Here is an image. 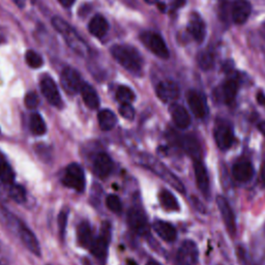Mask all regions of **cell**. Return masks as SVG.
<instances>
[{
  "instance_id": "6da1fadb",
  "label": "cell",
  "mask_w": 265,
  "mask_h": 265,
  "mask_svg": "<svg viewBox=\"0 0 265 265\" xmlns=\"http://www.w3.org/2000/svg\"><path fill=\"white\" fill-rule=\"evenodd\" d=\"M0 213H1V216L8 230L19 237V240L21 241L23 246L28 250L30 253L39 257L41 255V249L35 234L27 227L25 223H23L17 216L11 214L4 207L1 206Z\"/></svg>"
},
{
  "instance_id": "7a4b0ae2",
  "label": "cell",
  "mask_w": 265,
  "mask_h": 265,
  "mask_svg": "<svg viewBox=\"0 0 265 265\" xmlns=\"http://www.w3.org/2000/svg\"><path fill=\"white\" fill-rule=\"evenodd\" d=\"M114 59L129 72L137 74L141 71L143 59L139 52L128 45H116L111 49Z\"/></svg>"
},
{
  "instance_id": "3957f363",
  "label": "cell",
  "mask_w": 265,
  "mask_h": 265,
  "mask_svg": "<svg viewBox=\"0 0 265 265\" xmlns=\"http://www.w3.org/2000/svg\"><path fill=\"white\" fill-rule=\"evenodd\" d=\"M52 25L55 29H56L62 36L64 37L66 44L69 48H72L75 52L80 55L85 53V46L83 44L81 38L78 34L74 31V29L68 23H66L62 18L56 16L52 19Z\"/></svg>"
},
{
  "instance_id": "277c9868",
  "label": "cell",
  "mask_w": 265,
  "mask_h": 265,
  "mask_svg": "<svg viewBox=\"0 0 265 265\" xmlns=\"http://www.w3.org/2000/svg\"><path fill=\"white\" fill-rule=\"evenodd\" d=\"M62 184L72 190L79 193L85 189V174L84 170L79 164L73 163L66 167L64 174L62 176Z\"/></svg>"
},
{
  "instance_id": "5b68a950",
  "label": "cell",
  "mask_w": 265,
  "mask_h": 265,
  "mask_svg": "<svg viewBox=\"0 0 265 265\" xmlns=\"http://www.w3.org/2000/svg\"><path fill=\"white\" fill-rule=\"evenodd\" d=\"M111 240V227L109 223H105L102 227L101 233L97 235L95 239H93L90 252L92 255L101 261H105L108 255V248Z\"/></svg>"
},
{
  "instance_id": "8992f818",
  "label": "cell",
  "mask_w": 265,
  "mask_h": 265,
  "mask_svg": "<svg viewBox=\"0 0 265 265\" xmlns=\"http://www.w3.org/2000/svg\"><path fill=\"white\" fill-rule=\"evenodd\" d=\"M140 39L153 54H156L160 58L166 59L169 57L168 48H167L162 36L158 33L145 31L140 34Z\"/></svg>"
},
{
  "instance_id": "52a82bcc",
  "label": "cell",
  "mask_w": 265,
  "mask_h": 265,
  "mask_svg": "<svg viewBox=\"0 0 265 265\" xmlns=\"http://www.w3.org/2000/svg\"><path fill=\"white\" fill-rule=\"evenodd\" d=\"M199 257L198 248L194 242L186 241L176 254V265H197Z\"/></svg>"
},
{
  "instance_id": "ba28073f",
  "label": "cell",
  "mask_w": 265,
  "mask_h": 265,
  "mask_svg": "<svg viewBox=\"0 0 265 265\" xmlns=\"http://www.w3.org/2000/svg\"><path fill=\"white\" fill-rule=\"evenodd\" d=\"M39 86H40V90L43 95L45 96V99L54 107L56 108H61L63 105L62 99L60 96L59 90L57 88L56 83L55 81L49 77V76H45L40 79L39 82Z\"/></svg>"
},
{
  "instance_id": "9c48e42d",
  "label": "cell",
  "mask_w": 265,
  "mask_h": 265,
  "mask_svg": "<svg viewBox=\"0 0 265 265\" xmlns=\"http://www.w3.org/2000/svg\"><path fill=\"white\" fill-rule=\"evenodd\" d=\"M128 223L130 228L138 235L145 236L149 233V223L146 215L139 208H131L128 213Z\"/></svg>"
},
{
  "instance_id": "30bf717a",
  "label": "cell",
  "mask_w": 265,
  "mask_h": 265,
  "mask_svg": "<svg viewBox=\"0 0 265 265\" xmlns=\"http://www.w3.org/2000/svg\"><path fill=\"white\" fill-rule=\"evenodd\" d=\"M60 82L64 91L68 94H75L79 92L83 84L80 74L78 73L77 69L71 66H66L63 68L60 77Z\"/></svg>"
},
{
  "instance_id": "8fae6325",
  "label": "cell",
  "mask_w": 265,
  "mask_h": 265,
  "mask_svg": "<svg viewBox=\"0 0 265 265\" xmlns=\"http://www.w3.org/2000/svg\"><path fill=\"white\" fill-rule=\"evenodd\" d=\"M215 140L222 150L229 149L234 142V134L231 125L226 121H219L215 128Z\"/></svg>"
},
{
  "instance_id": "7c38bea8",
  "label": "cell",
  "mask_w": 265,
  "mask_h": 265,
  "mask_svg": "<svg viewBox=\"0 0 265 265\" xmlns=\"http://www.w3.org/2000/svg\"><path fill=\"white\" fill-rule=\"evenodd\" d=\"M217 204L219 207V211L222 215V219L224 221L226 229L231 235H234L236 233L235 216L228 200L224 196H219L217 198Z\"/></svg>"
},
{
  "instance_id": "4fadbf2b",
  "label": "cell",
  "mask_w": 265,
  "mask_h": 265,
  "mask_svg": "<svg viewBox=\"0 0 265 265\" xmlns=\"http://www.w3.org/2000/svg\"><path fill=\"white\" fill-rule=\"evenodd\" d=\"M146 166L152 171H155L159 176H161L165 181L170 184L174 189H176L177 191L181 193H184L185 187L183 184H181V181L175 175H173L168 169H167L163 164L161 165L158 163V161L152 160L150 163H146Z\"/></svg>"
},
{
  "instance_id": "5bb4252c",
  "label": "cell",
  "mask_w": 265,
  "mask_h": 265,
  "mask_svg": "<svg viewBox=\"0 0 265 265\" xmlns=\"http://www.w3.org/2000/svg\"><path fill=\"white\" fill-rule=\"evenodd\" d=\"M188 103L194 115L198 118H204L207 115V103L205 97L198 91L191 90L188 93Z\"/></svg>"
},
{
  "instance_id": "9a60e30c",
  "label": "cell",
  "mask_w": 265,
  "mask_h": 265,
  "mask_svg": "<svg viewBox=\"0 0 265 265\" xmlns=\"http://www.w3.org/2000/svg\"><path fill=\"white\" fill-rule=\"evenodd\" d=\"M113 171V162L107 153L101 152L93 161V172L100 178L108 177Z\"/></svg>"
},
{
  "instance_id": "2e32d148",
  "label": "cell",
  "mask_w": 265,
  "mask_h": 265,
  "mask_svg": "<svg viewBox=\"0 0 265 265\" xmlns=\"http://www.w3.org/2000/svg\"><path fill=\"white\" fill-rule=\"evenodd\" d=\"M157 95L164 103H172L179 97V88L174 82H161L156 89Z\"/></svg>"
},
{
  "instance_id": "e0dca14e",
  "label": "cell",
  "mask_w": 265,
  "mask_h": 265,
  "mask_svg": "<svg viewBox=\"0 0 265 265\" xmlns=\"http://www.w3.org/2000/svg\"><path fill=\"white\" fill-rule=\"evenodd\" d=\"M233 177L241 183H247L254 175V167L247 160L236 162L232 168Z\"/></svg>"
},
{
  "instance_id": "ac0fdd59",
  "label": "cell",
  "mask_w": 265,
  "mask_h": 265,
  "mask_svg": "<svg viewBox=\"0 0 265 265\" xmlns=\"http://www.w3.org/2000/svg\"><path fill=\"white\" fill-rule=\"evenodd\" d=\"M252 6L248 0H234L232 5V18L236 24H244L251 15Z\"/></svg>"
},
{
  "instance_id": "d6986e66",
  "label": "cell",
  "mask_w": 265,
  "mask_h": 265,
  "mask_svg": "<svg viewBox=\"0 0 265 265\" xmlns=\"http://www.w3.org/2000/svg\"><path fill=\"white\" fill-rule=\"evenodd\" d=\"M188 29H189V32L192 34V36L196 39L198 43H201V41L204 39L205 24L198 13L196 12L192 13L189 25H188Z\"/></svg>"
},
{
  "instance_id": "ffe728a7",
  "label": "cell",
  "mask_w": 265,
  "mask_h": 265,
  "mask_svg": "<svg viewBox=\"0 0 265 265\" xmlns=\"http://www.w3.org/2000/svg\"><path fill=\"white\" fill-rule=\"evenodd\" d=\"M195 176H196V183L199 190L204 194L209 193V177L204 164L201 161H195L194 164Z\"/></svg>"
},
{
  "instance_id": "44dd1931",
  "label": "cell",
  "mask_w": 265,
  "mask_h": 265,
  "mask_svg": "<svg viewBox=\"0 0 265 265\" xmlns=\"http://www.w3.org/2000/svg\"><path fill=\"white\" fill-rule=\"evenodd\" d=\"M153 230H155V232L165 242H174L177 237L176 229L168 222L157 221L155 224H153Z\"/></svg>"
},
{
  "instance_id": "7402d4cb",
  "label": "cell",
  "mask_w": 265,
  "mask_h": 265,
  "mask_svg": "<svg viewBox=\"0 0 265 265\" xmlns=\"http://www.w3.org/2000/svg\"><path fill=\"white\" fill-rule=\"evenodd\" d=\"M81 96L83 101H84L85 105L90 108V109H96L99 108L100 106V99H99V95H97L95 89L88 84L86 82H83V84L80 88Z\"/></svg>"
},
{
  "instance_id": "603a6c76",
  "label": "cell",
  "mask_w": 265,
  "mask_h": 265,
  "mask_svg": "<svg viewBox=\"0 0 265 265\" xmlns=\"http://www.w3.org/2000/svg\"><path fill=\"white\" fill-rule=\"evenodd\" d=\"M171 116L174 123L179 129H187L191 123V117L188 111L179 105H172L170 108Z\"/></svg>"
},
{
  "instance_id": "cb8c5ba5",
  "label": "cell",
  "mask_w": 265,
  "mask_h": 265,
  "mask_svg": "<svg viewBox=\"0 0 265 265\" xmlns=\"http://www.w3.org/2000/svg\"><path fill=\"white\" fill-rule=\"evenodd\" d=\"M88 29L92 35L101 38L106 35L109 29V24L102 15H95L88 24Z\"/></svg>"
},
{
  "instance_id": "d4e9b609",
  "label": "cell",
  "mask_w": 265,
  "mask_h": 265,
  "mask_svg": "<svg viewBox=\"0 0 265 265\" xmlns=\"http://www.w3.org/2000/svg\"><path fill=\"white\" fill-rule=\"evenodd\" d=\"M77 239L81 247L88 249L90 248L91 243L93 241V236H92V229L88 222L83 221L80 223L77 228Z\"/></svg>"
},
{
  "instance_id": "484cf974",
  "label": "cell",
  "mask_w": 265,
  "mask_h": 265,
  "mask_svg": "<svg viewBox=\"0 0 265 265\" xmlns=\"http://www.w3.org/2000/svg\"><path fill=\"white\" fill-rule=\"evenodd\" d=\"M13 180H15V172L2 153L0 152V183L9 186L13 184Z\"/></svg>"
},
{
  "instance_id": "4316f807",
  "label": "cell",
  "mask_w": 265,
  "mask_h": 265,
  "mask_svg": "<svg viewBox=\"0 0 265 265\" xmlns=\"http://www.w3.org/2000/svg\"><path fill=\"white\" fill-rule=\"evenodd\" d=\"M97 120H99L100 128L103 131L112 130L117 122L116 115L109 109H104L100 111L99 114H97Z\"/></svg>"
},
{
  "instance_id": "83f0119b",
  "label": "cell",
  "mask_w": 265,
  "mask_h": 265,
  "mask_svg": "<svg viewBox=\"0 0 265 265\" xmlns=\"http://www.w3.org/2000/svg\"><path fill=\"white\" fill-rule=\"evenodd\" d=\"M160 202H161L162 206L165 209H167V211H170V212L179 211V204H178L174 195L169 191L163 190L160 193Z\"/></svg>"
},
{
  "instance_id": "f1b7e54d",
  "label": "cell",
  "mask_w": 265,
  "mask_h": 265,
  "mask_svg": "<svg viewBox=\"0 0 265 265\" xmlns=\"http://www.w3.org/2000/svg\"><path fill=\"white\" fill-rule=\"evenodd\" d=\"M237 91H239V84L235 80H228L223 85V97L228 105L234 102Z\"/></svg>"
},
{
  "instance_id": "f546056e",
  "label": "cell",
  "mask_w": 265,
  "mask_h": 265,
  "mask_svg": "<svg viewBox=\"0 0 265 265\" xmlns=\"http://www.w3.org/2000/svg\"><path fill=\"white\" fill-rule=\"evenodd\" d=\"M29 128H30L31 133L35 136H41L47 132L46 122L44 121L43 117L37 113L31 114L30 121H29Z\"/></svg>"
},
{
  "instance_id": "4dcf8cb0",
  "label": "cell",
  "mask_w": 265,
  "mask_h": 265,
  "mask_svg": "<svg viewBox=\"0 0 265 265\" xmlns=\"http://www.w3.org/2000/svg\"><path fill=\"white\" fill-rule=\"evenodd\" d=\"M8 197L12 200L15 201L19 204H22L26 201V191L23 187L19 186V185H15V184H11L8 186Z\"/></svg>"
},
{
  "instance_id": "1f68e13d",
  "label": "cell",
  "mask_w": 265,
  "mask_h": 265,
  "mask_svg": "<svg viewBox=\"0 0 265 265\" xmlns=\"http://www.w3.org/2000/svg\"><path fill=\"white\" fill-rule=\"evenodd\" d=\"M116 99L121 104H131L135 100V93L128 86H120L116 91Z\"/></svg>"
},
{
  "instance_id": "d6a6232c",
  "label": "cell",
  "mask_w": 265,
  "mask_h": 265,
  "mask_svg": "<svg viewBox=\"0 0 265 265\" xmlns=\"http://www.w3.org/2000/svg\"><path fill=\"white\" fill-rule=\"evenodd\" d=\"M25 59L27 64L32 68H38L43 65V58H41V56L37 52L33 50H28L26 52Z\"/></svg>"
},
{
  "instance_id": "836d02e7",
  "label": "cell",
  "mask_w": 265,
  "mask_h": 265,
  "mask_svg": "<svg viewBox=\"0 0 265 265\" xmlns=\"http://www.w3.org/2000/svg\"><path fill=\"white\" fill-rule=\"evenodd\" d=\"M185 148L189 155L196 159V161H200V147L194 138H187L185 141Z\"/></svg>"
},
{
  "instance_id": "e575fe53",
  "label": "cell",
  "mask_w": 265,
  "mask_h": 265,
  "mask_svg": "<svg viewBox=\"0 0 265 265\" xmlns=\"http://www.w3.org/2000/svg\"><path fill=\"white\" fill-rule=\"evenodd\" d=\"M67 219H68V209L67 208H63L62 211L59 213L58 218H57L59 236H60V240L61 241L64 240L66 225H67Z\"/></svg>"
},
{
  "instance_id": "d590c367",
  "label": "cell",
  "mask_w": 265,
  "mask_h": 265,
  "mask_svg": "<svg viewBox=\"0 0 265 265\" xmlns=\"http://www.w3.org/2000/svg\"><path fill=\"white\" fill-rule=\"evenodd\" d=\"M106 205L111 212H113L115 214L121 213L122 204L120 199L116 196V195H109L106 199Z\"/></svg>"
},
{
  "instance_id": "8d00e7d4",
  "label": "cell",
  "mask_w": 265,
  "mask_h": 265,
  "mask_svg": "<svg viewBox=\"0 0 265 265\" xmlns=\"http://www.w3.org/2000/svg\"><path fill=\"white\" fill-rule=\"evenodd\" d=\"M198 63L201 68L203 69H209L212 68L214 65V56L212 53L209 52H202L200 53L199 57H198Z\"/></svg>"
},
{
  "instance_id": "74e56055",
  "label": "cell",
  "mask_w": 265,
  "mask_h": 265,
  "mask_svg": "<svg viewBox=\"0 0 265 265\" xmlns=\"http://www.w3.org/2000/svg\"><path fill=\"white\" fill-rule=\"evenodd\" d=\"M119 113L125 119L132 120L135 117V110L131 104H121L119 107Z\"/></svg>"
},
{
  "instance_id": "f35d334b",
  "label": "cell",
  "mask_w": 265,
  "mask_h": 265,
  "mask_svg": "<svg viewBox=\"0 0 265 265\" xmlns=\"http://www.w3.org/2000/svg\"><path fill=\"white\" fill-rule=\"evenodd\" d=\"M25 106L28 109H35L38 106V97L34 91H30L25 95Z\"/></svg>"
},
{
  "instance_id": "ab89813d",
  "label": "cell",
  "mask_w": 265,
  "mask_h": 265,
  "mask_svg": "<svg viewBox=\"0 0 265 265\" xmlns=\"http://www.w3.org/2000/svg\"><path fill=\"white\" fill-rule=\"evenodd\" d=\"M11 260L9 250L0 242V265H8Z\"/></svg>"
},
{
  "instance_id": "60d3db41",
  "label": "cell",
  "mask_w": 265,
  "mask_h": 265,
  "mask_svg": "<svg viewBox=\"0 0 265 265\" xmlns=\"http://www.w3.org/2000/svg\"><path fill=\"white\" fill-rule=\"evenodd\" d=\"M58 1L60 2V4L64 7H69L72 6L74 4V2L76 1V0H58Z\"/></svg>"
},
{
  "instance_id": "b9f144b4",
  "label": "cell",
  "mask_w": 265,
  "mask_h": 265,
  "mask_svg": "<svg viewBox=\"0 0 265 265\" xmlns=\"http://www.w3.org/2000/svg\"><path fill=\"white\" fill-rule=\"evenodd\" d=\"M257 100H258V103L260 105H265V96L263 93H259L258 96H257Z\"/></svg>"
},
{
  "instance_id": "7bdbcfd3",
  "label": "cell",
  "mask_w": 265,
  "mask_h": 265,
  "mask_svg": "<svg viewBox=\"0 0 265 265\" xmlns=\"http://www.w3.org/2000/svg\"><path fill=\"white\" fill-rule=\"evenodd\" d=\"M258 129L263 135H265V121H262L258 124Z\"/></svg>"
},
{
  "instance_id": "ee69618b",
  "label": "cell",
  "mask_w": 265,
  "mask_h": 265,
  "mask_svg": "<svg viewBox=\"0 0 265 265\" xmlns=\"http://www.w3.org/2000/svg\"><path fill=\"white\" fill-rule=\"evenodd\" d=\"M261 178H262V181L265 185V162L263 163V165L261 167Z\"/></svg>"
},
{
  "instance_id": "f6af8a7d",
  "label": "cell",
  "mask_w": 265,
  "mask_h": 265,
  "mask_svg": "<svg viewBox=\"0 0 265 265\" xmlns=\"http://www.w3.org/2000/svg\"><path fill=\"white\" fill-rule=\"evenodd\" d=\"M146 265H161L159 262H157V261H155V260H150V261H148L147 262V264Z\"/></svg>"
},
{
  "instance_id": "bcb514c9",
  "label": "cell",
  "mask_w": 265,
  "mask_h": 265,
  "mask_svg": "<svg viewBox=\"0 0 265 265\" xmlns=\"http://www.w3.org/2000/svg\"><path fill=\"white\" fill-rule=\"evenodd\" d=\"M128 265H138L135 261H133V260H130L129 262H128Z\"/></svg>"
},
{
  "instance_id": "7dc6e473",
  "label": "cell",
  "mask_w": 265,
  "mask_h": 265,
  "mask_svg": "<svg viewBox=\"0 0 265 265\" xmlns=\"http://www.w3.org/2000/svg\"><path fill=\"white\" fill-rule=\"evenodd\" d=\"M145 1H146V2H148V3H153V2L158 1V0H145Z\"/></svg>"
}]
</instances>
